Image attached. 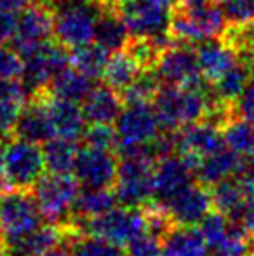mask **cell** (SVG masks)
I'll use <instances>...</instances> for the list:
<instances>
[{
	"instance_id": "ba28073f",
	"label": "cell",
	"mask_w": 254,
	"mask_h": 256,
	"mask_svg": "<svg viewBox=\"0 0 254 256\" xmlns=\"http://www.w3.org/2000/svg\"><path fill=\"white\" fill-rule=\"evenodd\" d=\"M66 66H70V52L59 42L47 40L24 56L21 82L28 91V96L31 98L42 94L49 88L52 78Z\"/></svg>"
},
{
	"instance_id": "f1b7e54d",
	"label": "cell",
	"mask_w": 254,
	"mask_h": 256,
	"mask_svg": "<svg viewBox=\"0 0 254 256\" xmlns=\"http://www.w3.org/2000/svg\"><path fill=\"white\" fill-rule=\"evenodd\" d=\"M209 256H254V236L230 218L225 234L209 246Z\"/></svg>"
},
{
	"instance_id": "7c38bea8",
	"label": "cell",
	"mask_w": 254,
	"mask_h": 256,
	"mask_svg": "<svg viewBox=\"0 0 254 256\" xmlns=\"http://www.w3.org/2000/svg\"><path fill=\"white\" fill-rule=\"evenodd\" d=\"M174 138H176V152L174 154L180 155L193 169V172L204 157L225 148L220 124H216L211 118L183 126L174 132Z\"/></svg>"
},
{
	"instance_id": "30bf717a",
	"label": "cell",
	"mask_w": 254,
	"mask_h": 256,
	"mask_svg": "<svg viewBox=\"0 0 254 256\" xmlns=\"http://www.w3.org/2000/svg\"><path fill=\"white\" fill-rule=\"evenodd\" d=\"M153 72L160 84L178 88H206L209 82L202 77L197 54L188 44L174 42L157 56Z\"/></svg>"
},
{
	"instance_id": "c3c4849f",
	"label": "cell",
	"mask_w": 254,
	"mask_h": 256,
	"mask_svg": "<svg viewBox=\"0 0 254 256\" xmlns=\"http://www.w3.org/2000/svg\"><path fill=\"white\" fill-rule=\"evenodd\" d=\"M75 2H99V0H75Z\"/></svg>"
},
{
	"instance_id": "ee69618b",
	"label": "cell",
	"mask_w": 254,
	"mask_h": 256,
	"mask_svg": "<svg viewBox=\"0 0 254 256\" xmlns=\"http://www.w3.org/2000/svg\"><path fill=\"white\" fill-rule=\"evenodd\" d=\"M152 2H155V4H159V6H162V7H166V9H174V7L178 6V2L180 0H152Z\"/></svg>"
},
{
	"instance_id": "277c9868",
	"label": "cell",
	"mask_w": 254,
	"mask_h": 256,
	"mask_svg": "<svg viewBox=\"0 0 254 256\" xmlns=\"http://www.w3.org/2000/svg\"><path fill=\"white\" fill-rule=\"evenodd\" d=\"M101 2H75L56 6L52 35L66 49L94 42L96 21H98Z\"/></svg>"
},
{
	"instance_id": "d590c367",
	"label": "cell",
	"mask_w": 254,
	"mask_h": 256,
	"mask_svg": "<svg viewBox=\"0 0 254 256\" xmlns=\"http://www.w3.org/2000/svg\"><path fill=\"white\" fill-rule=\"evenodd\" d=\"M84 145L92 146V148L112 150L117 148V134L115 128L112 124H91L85 126V131L82 134Z\"/></svg>"
},
{
	"instance_id": "f546056e",
	"label": "cell",
	"mask_w": 254,
	"mask_h": 256,
	"mask_svg": "<svg viewBox=\"0 0 254 256\" xmlns=\"http://www.w3.org/2000/svg\"><path fill=\"white\" fill-rule=\"evenodd\" d=\"M115 206H119V202H117L113 188H80V194L75 200L70 223L75 220L94 218V216L110 211Z\"/></svg>"
},
{
	"instance_id": "f907efd6",
	"label": "cell",
	"mask_w": 254,
	"mask_h": 256,
	"mask_svg": "<svg viewBox=\"0 0 254 256\" xmlns=\"http://www.w3.org/2000/svg\"><path fill=\"white\" fill-rule=\"evenodd\" d=\"M0 244H2V232H0Z\"/></svg>"
},
{
	"instance_id": "cb8c5ba5",
	"label": "cell",
	"mask_w": 254,
	"mask_h": 256,
	"mask_svg": "<svg viewBox=\"0 0 254 256\" xmlns=\"http://www.w3.org/2000/svg\"><path fill=\"white\" fill-rule=\"evenodd\" d=\"M162 256H209V250L197 226L173 225L162 237Z\"/></svg>"
},
{
	"instance_id": "603a6c76",
	"label": "cell",
	"mask_w": 254,
	"mask_h": 256,
	"mask_svg": "<svg viewBox=\"0 0 254 256\" xmlns=\"http://www.w3.org/2000/svg\"><path fill=\"white\" fill-rule=\"evenodd\" d=\"M129 38H131L129 30L124 24L122 18L115 10V7L101 4V10H99L98 21H96L94 32L96 44L101 46L108 52H117L126 48Z\"/></svg>"
},
{
	"instance_id": "7dc6e473",
	"label": "cell",
	"mask_w": 254,
	"mask_h": 256,
	"mask_svg": "<svg viewBox=\"0 0 254 256\" xmlns=\"http://www.w3.org/2000/svg\"><path fill=\"white\" fill-rule=\"evenodd\" d=\"M0 256H7V253H5V250H3L2 244H0Z\"/></svg>"
},
{
	"instance_id": "6da1fadb",
	"label": "cell",
	"mask_w": 254,
	"mask_h": 256,
	"mask_svg": "<svg viewBox=\"0 0 254 256\" xmlns=\"http://www.w3.org/2000/svg\"><path fill=\"white\" fill-rule=\"evenodd\" d=\"M153 108L164 131H178L183 126L211 118L216 110L211 88H178L162 86L153 100Z\"/></svg>"
},
{
	"instance_id": "d4e9b609",
	"label": "cell",
	"mask_w": 254,
	"mask_h": 256,
	"mask_svg": "<svg viewBox=\"0 0 254 256\" xmlns=\"http://www.w3.org/2000/svg\"><path fill=\"white\" fill-rule=\"evenodd\" d=\"M94 78L87 77L85 74L78 72L77 68L66 66L63 72H59L51 80L49 88L44 92L54 96V98L68 100L73 103H82L85 96L94 88Z\"/></svg>"
},
{
	"instance_id": "1f68e13d",
	"label": "cell",
	"mask_w": 254,
	"mask_h": 256,
	"mask_svg": "<svg viewBox=\"0 0 254 256\" xmlns=\"http://www.w3.org/2000/svg\"><path fill=\"white\" fill-rule=\"evenodd\" d=\"M40 148H42V155H44L45 169L49 172H59V174H63V172L73 171V164L78 152V142L54 136V138L42 143Z\"/></svg>"
},
{
	"instance_id": "7bdbcfd3",
	"label": "cell",
	"mask_w": 254,
	"mask_h": 256,
	"mask_svg": "<svg viewBox=\"0 0 254 256\" xmlns=\"http://www.w3.org/2000/svg\"><path fill=\"white\" fill-rule=\"evenodd\" d=\"M42 256H68V251L64 244H59V246L52 248L51 251H47V253H44Z\"/></svg>"
},
{
	"instance_id": "d6986e66",
	"label": "cell",
	"mask_w": 254,
	"mask_h": 256,
	"mask_svg": "<svg viewBox=\"0 0 254 256\" xmlns=\"http://www.w3.org/2000/svg\"><path fill=\"white\" fill-rule=\"evenodd\" d=\"M42 96H44L54 136L73 140V142L82 140V134L85 131V122H87L82 106H78V103L68 102V100L54 98L47 92H42Z\"/></svg>"
},
{
	"instance_id": "74e56055",
	"label": "cell",
	"mask_w": 254,
	"mask_h": 256,
	"mask_svg": "<svg viewBox=\"0 0 254 256\" xmlns=\"http://www.w3.org/2000/svg\"><path fill=\"white\" fill-rule=\"evenodd\" d=\"M23 70V60L14 49L0 46V80L17 78Z\"/></svg>"
},
{
	"instance_id": "ab89813d",
	"label": "cell",
	"mask_w": 254,
	"mask_h": 256,
	"mask_svg": "<svg viewBox=\"0 0 254 256\" xmlns=\"http://www.w3.org/2000/svg\"><path fill=\"white\" fill-rule=\"evenodd\" d=\"M234 112L239 117L254 124V74L248 80V84H246L244 91L237 98V102L234 103Z\"/></svg>"
},
{
	"instance_id": "8992f818",
	"label": "cell",
	"mask_w": 254,
	"mask_h": 256,
	"mask_svg": "<svg viewBox=\"0 0 254 256\" xmlns=\"http://www.w3.org/2000/svg\"><path fill=\"white\" fill-rule=\"evenodd\" d=\"M3 174L10 190H31L45 174V162L40 145L19 138H7L3 143Z\"/></svg>"
},
{
	"instance_id": "8fae6325",
	"label": "cell",
	"mask_w": 254,
	"mask_h": 256,
	"mask_svg": "<svg viewBox=\"0 0 254 256\" xmlns=\"http://www.w3.org/2000/svg\"><path fill=\"white\" fill-rule=\"evenodd\" d=\"M113 124H115L117 146L150 145L162 131L152 103L124 104Z\"/></svg>"
},
{
	"instance_id": "ffe728a7",
	"label": "cell",
	"mask_w": 254,
	"mask_h": 256,
	"mask_svg": "<svg viewBox=\"0 0 254 256\" xmlns=\"http://www.w3.org/2000/svg\"><path fill=\"white\" fill-rule=\"evenodd\" d=\"M195 54L200 74L209 84H213L218 77H221L225 72L241 61L235 49L223 38H209V40L200 42Z\"/></svg>"
},
{
	"instance_id": "836d02e7",
	"label": "cell",
	"mask_w": 254,
	"mask_h": 256,
	"mask_svg": "<svg viewBox=\"0 0 254 256\" xmlns=\"http://www.w3.org/2000/svg\"><path fill=\"white\" fill-rule=\"evenodd\" d=\"M160 88V80L153 68L143 70L127 88L120 91L124 104L131 103H152L155 100V94Z\"/></svg>"
},
{
	"instance_id": "7402d4cb",
	"label": "cell",
	"mask_w": 254,
	"mask_h": 256,
	"mask_svg": "<svg viewBox=\"0 0 254 256\" xmlns=\"http://www.w3.org/2000/svg\"><path fill=\"white\" fill-rule=\"evenodd\" d=\"M122 108L120 92L106 84L94 86L82 102V112L89 124H113Z\"/></svg>"
},
{
	"instance_id": "4316f807",
	"label": "cell",
	"mask_w": 254,
	"mask_h": 256,
	"mask_svg": "<svg viewBox=\"0 0 254 256\" xmlns=\"http://www.w3.org/2000/svg\"><path fill=\"white\" fill-rule=\"evenodd\" d=\"M221 134L225 146L241 157L249 158L254 155V124L246 118L232 114L221 122Z\"/></svg>"
},
{
	"instance_id": "44dd1931",
	"label": "cell",
	"mask_w": 254,
	"mask_h": 256,
	"mask_svg": "<svg viewBox=\"0 0 254 256\" xmlns=\"http://www.w3.org/2000/svg\"><path fill=\"white\" fill-rule=\"evenodd\" d=\"M246 164H248V158L241 157L225 146L200 160L195 169V180L206 186H211L225 178L242 174L246 171Z\"/></svg>"
},
{
	"instance_id": "8d00e7d4",
	"label": "cell",
	"mask_w": 254,
	"mask_h": 256,
	"mask_svg": "<svg viewBox=\"0 0 254 256\" xmlns=\"http://www.w3.org/2000/svg\"><path fill=\"white\" fill-rule=\"evenodd\" d=\"M127 256H162V237L143 232L124 246Z\"/></svg>"
},
{
	"instance_id": "484cf974",
	"label": "cell",
	"mask_w": 254,
	"mask_h": 256,
	"mask_svg": "<svg viewBox=\"0 0 254 256\" xmlns=\"http://www.w3.org/2000/svg\"><path fill=\"white\" fill-rule=\"evenodd\" d=\"M146 68L141 66L138 60L132 56L127 49L113 52L112 56L106 60L105 68L101 72L103 82L110 88H113L115 91H122L124 88H127L139 74Z\"/></svg>"
},
{
	"instance_id": "7a4b0ae2",
	"label": "cell",
	"mask_w": 254,
	"mask_h": 256,
	"mask_svg": "<svg viewBox=\"0 0 254 256\" xmlns=\"http://www.w3.org/2000/svg\"><path fill=\"white\" fill-rule=\"evenodd\" d=\"M70 232L91 234L101 237L113 244L126 246L134 237L146 230L145 208H131V206H115L110 211L94 218L75 220L66 226Z\"/></svg>"
},
{
	"instance_id": "d6a6232c",
	"label": "cell",
	"mask_w": 254,
	"mask_h": 256,
	"mask_svg": "<svg viewBox=\"0 0 254 256\" xmlns=\"http://www.w3.org/2000/svg\"><path fill=\"white\" fill-rule=\"evenodd\" d=\"M106 60H108V51H105L101 46L92 44V42L73 48L70 52L71 66L77 68L78 72H82V74H85L91 78H96L101 75Z\"/></svg>"
},
{
	"instance_id": "bcb514c9",
	"label": "cell",
	"mask_w": 254,
	"mask_h": 256,
	"mask_svg": "<svg viewBox=\"0 0 254 256\" xmlns=\"http://www.w3.org/2000/svg\"><path fill=\"white\" fill-rule=\"evenodd\" d=\"M101 4H106V6H113L115 2H119V0H99Z\"/></svg>"
},
{
	"instance_id": "4fadbf2b",
	"label": "cell",
	"mask_w": 254,
	"mask_h": 256,
	"mask_svg": "<svg viewBox=\"0 0 254 256\" xmlns=\"http://www.w3.org/2000/svg\"><path fill=\"white\" fill-rule=\"evenodd\" d=\"M113 7L131 37L148 38L169 32L171 10L152 0H119Z\"/></svg>"
},
{
	"instance_id": "2e32d148",
	"label": "cell",
	"mask_w": 254,
	"mask_h": 256,
	"mask_svg": "<svg viewBox=\"0 0 254 256\" xmlns=\"http://www.w3.org/2000/svg\"><path fill=\"white\" fill-rule=\"evenodd\" d=\"M195 182V172L178 154L159 158L153 169V200L162 206Z\"/></svg>"
},
{
	"instance_id": "60d3db41",
	"label": "cell",
	"mask_w": 254,
	"mask_h": 256,
	"mask_svg": "<svg viewBox=\"0 0 254 256\" xmlns=\"http://www.w3.org/2000/svg\"><path fill=\"white\" fill-rule=\"evenodd\" d=\"M14 24H16L14 14L0 12V46H3L5 42H9L12 38Z\"/></svg>"
},
{
	"instance_id": "5b68a950",
	"label": "cell",
	"mask_w": 254,
	"mask_h": 256,
	"mask_svg": "<svg viewBox=\"0 0 254 256\" xmlns=\"http://www.w3.org/2000/svg\"><path fill=\"white\" fill-rule=\"evenodd\" d=\"M153 158L146 155L122 157L117 166V176L113 183L117 202L120 206L143 208L153 200Z\"/></svg>"
},
{
	"instance_id": "9a60e30c",
	"label": "cell",
	"mask_w": 254,
	"mask_h": 256,
	"mask_svg": "<svg viewBox=\"0 0 254 256\" xmlns=\"http://www.w3.org/2000/svg\"><path fill=\"white\" fill-rule=\"evenodd\" d=\"M159 208H162V211L166 212L173 225L197 226L213 211L209 186L195 180L187 188L181 190L176 197H173L169 202L159 206Z\"/></svg>"
},
{
	"instance_id": "4dcf8cb0",
	"label": "cell",
	"mask_w": 254,
	"mask_h": 256,
	"mask_svg": "<svg viewBox=\"0 0 254 256\" xmlns=\"http://www.w3.org/2000/svg\"><path fill=\"white\" fill-rule=\"evenodd\" d=\"M251 75L253 72L249 70L248 64H244L242 61L235 63L230 70H227L211 84V92H213L214 100L221 104H234L241 96V92L244 91Z\"/></svg>"
},
{
	"instance_id": "e575fe53",
	"label": "cell",
	"mask_w": 254,
	"mask_h": 256,
	"mask_svg": "<svg viewBox=\"0 0 254 256\" xmlns=\"http://www.w3.org/2000/svg\"><path fill=\"white\" fill-rule=\"evenodd\" d=\"M218 4L230 26L254 23V0H220Z\"/></svg>"
},
{
	"instance_id": "681fc988",
	"label": "cell",
	"mask_w": 254,
	"mask_h": 256,
	"mask_svg": "<svg viewBox=\"0 0 254 256\" xmlns=\"http://www.w3.org/2000/svg\"><path fill=\"white\" fill-rule=\"evenodd\" d=\"M45 2H51V4H54V2H56V0H45Z\"/></svg>"
},
{
	"instance_id": "e0dca14e",
	"label": "cell",
	"mask_w": 254,
	"mask_h": 256,
	"mask_svg": "<svg viewBox=\"0 0 254 256\" xmlns=\"http://www.w3.org/2000/svg\"><path fill=\"white\" fill-rule=\"evenodd\" d=\"M12 138H19L24 142H31L42 145L47 140L54 138L51 118L45 108L44 96L37 94L28 98V102L21 106L19 115L12 129Z\"/></svg>"
},
{
	"instance_id": "ac0fdd59",
	"label": "cell",
	"mask_w": 254,
	"mask_h": 256,
	"mask_svg": "<svg viewBox=\"0 0 254 256\" xmlns=\"http://www.w3.org/2000/svg\"><path fill=\"white\" fill-rule=\"evenodd\" d=\"M66 240V228L54 223L44 222L33 228L31 232L24 234L23 237L3 242V250L7 256H42L52 248L64 244Z\"/></svg>"
},
{
	"instance_id": "83f0119b",
	"label": "cell",
	"mask_w": 254,
	"mask_h": 256,
	"mask_svg": "<svg viewBox=\"0 0 254 256\" xmlns=\"http://www.w3.org/2000/svg\"><path fill=\"white\" fill-rule=\"evenodd\" d=\"M64 246L68 256H127L126 250L119 244L91 234L70 232V230H66Z\"/></svg>"
},
{
	"instance_id": "9c48e42d",
	"label": "cell",
	"mask_w": 254,
	"mask_h": 256,
	"mask_svg": "<svg viewBox=\"0 0 254 256\" xmlns=\"http://www.w3.org/2000/svg\"><path fill=\"white\" fill-rule=\"evenodd\" d=\"M52 23H54V4L45 0H33L19 12L14 24L12 49L21 56H28L31 51L51 40Z\"/></svg>"
},
{
	"instance_id": "f6af8a7d",
	"label": "cell",
	"mask_w": 254,
	"mask_h": 256,
	"mask_svg": "<svg viewBox=\"0 0 254 256\" xmlns=\"http://www.w3.org/2000/svg\"><path fill=\"white\" fill-rule=\"evenodd\" d=\"M249 158H251V160H248V164H246V174L251 176V178L254 180V155Z\"/></svg>"
},
{
	"instance_id": "f35d334b",
	"label": "cell",
	"mask_w": 254,
	"mask_h": 256,
	"mask_svg": "<svg viewBox=\"0 0 254 256\" xmlns=\"http://www.w3.org/2000/svg\"><path fill=\"white\" fill-rule=\"evenodd\" d=\"M23 104L0 100V140H7L12 136V129L16 124V118Z\"/></svg>"
},
{
	"instance_id": "5bb4252c",
	"label": "cell",
	"mask_w": 254,
	"mask_h": 256,
	"mask_svg": "<svg viewBox=\"0 0 254 256\" xmlns=\"http://www.w3.org/2000/svg\"><path fill=\"white\" fill-rule=\"evenodd\" d=\"M119 157L112 150L78 146L71 174L77 178L82 188H112L115 183Z\"/></svg>"
},
{
	"instance_id": "3957f363",
	"label": "cell",
	"mask_w": 254,
	"mask_h": 256,
	"mask_svg": "<svg viewBox=\"0 0 254 256\" xmlns=\"http://www.w3.org/2000/svg\"><path fill=\"white\" fill-rule=\"evenodd\" d=\"M44 222L64 226L73 214V206L80 194V183L71 172H47L31 188Z\"/></svg>"
},
{
	"instance_id": "b9f144b4",
	"label": "cell",
	"mask_w": 254,
	"mask_h": 256,
	"mask_svg": "<svg viewBox=\"0 0 254 256\" xmlns=\"http://www.w3.org/2000/svg\"><path fill=\"white\" fill-rule=\"evenodd\" d=\"M33 0H0V12H9V14L21 12Z\"/></svg>"
},
{
	"instance_id": "52a82bcc",
	"label": "cell",
	"mask_w": 254,
	"mask_h": 256,
	"mask_svg": "<svg viewBox=\"0 0 254 256\" xmlns=\"http://www.w3.org/2000/svg\"><path fill=\"white\" fill-rule=\"evenodd\" d=\"M44 223V216L31 190H7L0 194L2 244L23 237Z\"/></svg>"
}]
</instances>
